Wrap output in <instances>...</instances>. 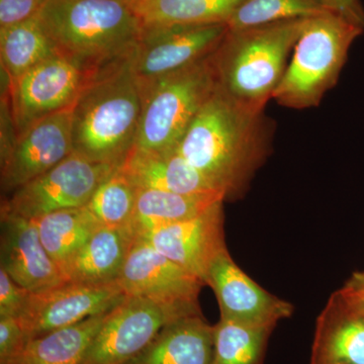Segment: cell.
Masks as SVG:
<instances>
[{
  "label": "cell",
  "instance_id": "cell-1",
  "mask_svg": "<svg viewBox=\"0 0 364 364\" xmlns=\"http://www.w3.org/2000/svg\"><path fill=\"white\" fill-rule=\"evenodd\" d=\"M263 112L240 104L217 86L182 136L176 152L226 200L238 196L267 154Z\"/></svg>",
  "mask_w": 364,
  "mask_h": 364
},
{
  "label": "cell",
  "instance_id": "cell-2",
  "mask_svg": "<svg viewBox=\"0 0 364 364\" xmlns=\"http://www.w3.org/2000/svg\"><path fill=\"white\" fill-rule=\"evenodd\" d=\"M143 93L132 55L91 76L72 107L73 152L121 166L135 147Z\"/></svg>",
  "mask_w": 364,
  "mask_h": 364
},
{
  "label": "cell",
  "instance_id": "cell-3",
  "mask_svg": "<svg viewBox=\"0 0 364 364\" xmlns=\"http://www.w3.org/2000/svg\"><path fill=\"white\" fill-rule=\"evenodd\" d=\"M36 16L60 56L92 75L131 56L143 32L123 0H45Z\"/></svg>",
  "mask_w": 364,
  "mask_h": 364
},
{
  "label": "cell",
  "instance_id": "cell-4",
  "mask_svg": "<svg viewBox=\"0 0 364 364\" xmlns=\"http://www.w3.org/2000/svg\"><path fill=\"white\" fill-rule=\"evenodd\" d=\"M304 21L228 30L212 55L218 87L240 104L264 111L286 72Z\"/></svg>",
  "mask_w": 364,
  "mask_h": 364
},
{
  "label": "cell",
  "instance_id": "cell-5",
  "mask_svg": "<svg viewBox=\"0 0 364 364\" xmlns=\"http://www.w3.org/2000/svg\"><path fill=\"white\" fill-rule=\"evenodd\" d=\"M363 32L329 11L305 18L273 100L294 109L320 104L336 85L352 44Z\"/></svg>",
  "mask_w": 364,
  "mask_h": 364
},
{
  "label": "cell",
  "instance_id": "cell-6",
  "mask_svg": "<svg viewBox=\"0 0 364 364\" xmlns=\"http://www.w3.org/2000/svg\"><path fill=\"white\" fill-rule=\"evenodd\" d=\"M212 55L141 88L142 117L134 148L153 152L176 150L217 87Z\"/></svg>",
  "mask_w": 364,
  "mask_h": 364
},
{
  "label": "cell",
  "instance_id": "cell-7",
  "mask_svg": "<svg viewBox=\"0 0 364 364\" xmlns=\"http://www.w3.org/2000/svg\"><path fill=\"white\" fill-rule=\"evenodd\" d=\"M200 313L196 304H164L126 298L107 313L82 364H124L138 355L166 326Z\"/></svg>",
  "mask_w": 364,
  "mask_h": 364
},
{
  "label": "cell",
  "instance_id": "cell-8",
  "mask_svg": "<svg viewBox=\"0 0 364 364\" xmlns=\"http://www.w3.org/2000/svg\"><path fill=\"white\" fill-rule=\"evenodd\" d=\"M119 167L73 152L54 168L13 191L2 203L1 213L37 219L56 210L86 207L98 186Z\"/></svg>",
  "mask_w": 364,
  "mask_h": 364
},
{
  "label": "cell",
  "instance_id": "cell-9",
  "mask_svg": "<svg viewBox=\"0 0 364 364\" xmlns=\"http://www.w3.org/2000/svg\"><path fill=\"white\" fill-rule=\"evenodd\" d=\"M91 76L57 55L9 82L6 105L16 139L43 117L73 107Z\"/></svg>",
  "mask_w": 364,
  "mask_h": 364
},
{
  "label": "cell",
  "instance_id": "cell-10",
  "mask_svg": "<svg viewBox=\"0 0 364 364\" xmlns=\"http://www.w3.org/2000/svg\"><path fill=\"white\" fill-rule=\"evenodd\" d=\"M227 32L226 23L143 28L132 54V67L141 88L208 58Z\"/></svg>",
  "mask_w": 364,
  "mask_h": 364
},
{
  "label": "cell",
  "instance_id": "cell-11",
  "mask_svg": "<svg viewBox=\"0 0 364 364\" xmlns=\"http://www.w3.org/2000/svg\"><path fill=\"white\" fill-rule=\"evenodd\" d=\"M124 298L126 294L117 282L97 284L68 280L31 294L18 320L31 340L109 312Z\"/></svg>",
  "mask_w": 364,
  "mask_h": 364
},
{
  "label": "cell",
  "instance_id": "cell-12",
  "mask_svg": "<svg viewBox=\"0 0 364 364\" xmlns=\"http://www.w3.org/2000/svg\"><path fill=\"white\" fill-rule=\"evenodd\" d=\"M203 282L217 296L222 320L251 327L274 328L294 312L291 304L273 296L246 274L227 248L210 263Z\"/></svg>",
  "mask_w": 364,
  "mask_h": 364
},
{
  "label": "cell",
  "instance_id": "cell-13",
  "mask_svg": "<svg viewBox=\"0 0 364 364\" xmlns=\"http://www.w3.org/2000/svg\"><path fill=\"white\" fill-rule=\"evenodd\" d=\"M72 107L43 117L16 139L1 158L2 189L14 191L70 156Z\"/></svg>",
  "mask_w": 364,
  "mask_h": 364
},
{
  "label": "cell",
  "instance_id": "cell-14",
  "mask_svg": "<svg viewBox=\"0 0 364 364\" xmlns=\"http://www.w3.org/2000/svg\"><path fill=\"white\" fill-rule=\"evenodd\" d=\"M126 296H141L164 304H198L205 282L136 238L117 279Z\"/></svg>",
  "mask_w": 364,
  "mask_h": 364
},
{
  "label": "cell",
  "instance_id": "cell-15",
  "mask_svg": "<svg viewBox=\"0 0 364 364\" xmlns=\"http://www.w3.org/2000/svg\"><path fill=\"white\" fill-rule=\"evenodd\" d=\"M224 202L215 203L193 219L156 228L141 239L203 280L210 263L227 248Z\"/></svg>",
  "mask_w": 364,
  "mask_h": 364
},
{
  "label": "cell",
  "instance_id": "cell-16",
  "mask_svg": "<svg viewBox=\"0 0 364 364\" xmlns=\"http://www.w3.org/2000/svg\"><path fill=\"white\" fill-rule=\"evenodd\" d=\"M0 257L1 268L31 293L68 282L43 245L35 220L1 213Z\"/></svg>",
  "mask_w": 364,
  "mask_h": 364
},
{
  "label": "cell",
  "instance_id": "cell-17",
  "mask_svg": "<svg viewBox=\"0 0 364 364\" xmlns=\"http://www.w3.org/2000/svg\"><path fill=\"white\" fill-rule=\"evenodd\" d=\"M310 364H364V318L338 294L328 299L316 322Z\"/></svg>",
  "mask_w": 364,
  "mask_h": 364
},
{
  "label": "cell",
  "instance_id": "cell-18",
  "mask_svg": "<svg viewBox=\"0 0 364 364\" xmlns=\"http://www.w3.org/2000/svg\"><path fill=\"white\" fill-rule=\"evenodd\" d=\"M119 169L139 188L158 189L182 195H223L176 150L153 152L133 148Z\"/></svg>",
  "mask_w": 364,
  "mask_h": 364
},
{
  "label": "cell",
  "instance_id": "cell-19",
  "mask_svg": "<svg viewBox=\"0 0 364 364\" xmlns=\"http://www.w3.org/2000/svg\"><path fill=\"white\" fill-rule=\"evenodd\" d=\"M215 326L202 314L166 326L142 352L124 364H212Z\"/></svg>",
  "mask_w": 364,
  "mask_h": 364
},
{
  "label": "cell",
  "instance_id": "cell-20",
  "mask_svg": "<svg viewBox=\"0 0 364 364\" xmlns=\"http://www.w3.org/2000/svg\"><path fill=\"white\" fill-rule=\"evenodd\" d=\"M136 239L129 225L100 227L66 268L67 280L97 284L117 282Z\"/></svg>",
  "mask_w": 364,
  "mask_h": 364
},
{
  "label": "cell",
  "instance_id": "cell-21",
  "mask_svg": "<svg viewBox=\"0 0 364 364\" xmlns=\"http://www.w3.org/2000/svg\"><path fill=\"white\" fill-rule=\"evenodd\" d=\"M220 200H226L221 193L182 195L158 189L139 188L129 226L136 238H141L156 228L193 219Z\"/></svg>",
  "mask_w": 364,
  "mask_h": 364
},
{
  "label": "cell",
  "instance_id": "cell-22",
  "mask_svg": "<svg viewBox=\"0 0 364 364\" xmlns=\"http://www.w3.org/2000/svg\"><path fill=\"white\" fill-rule=\"evenodd\" d=\"M33 220L43 245L64 275L73 258L102 226L87 205L56 210Z\"/></svg>",
  "mask_w": 364,
  "mask_h": 364
},
{
  "label": "cell",
  "instance_id": "cell-23",
  "mask_svg": "<svg viewBox=\"0 0 364 364\" xmlns=\"http://www.w3.org/2000/svg\"><path fill=\"white\" fill-rule=\"evenodd\" d=\"M244 0H135L143 28L226 23Z\"/></svg>",
  "mask_w": 364,
  "mask_h": 364
},
{
  "label": "cell",
  "instance_id": "cell-24",
  "mask_svg": "<svg viewBox=\"0 0 364 364\" xmlns=\"http://www.w3.org/2000/svg\"><path fill=\"white\" fill-rule=\"evenodd\" d=\"M107 313L31 339L21 364H82Z\"/></svg>",
  "mask_w": 364,
  "mask_h": 364
},
{
  "label": "cell",
  "instance_id": "cell-25",
  "mask_svg": "<svg viewBox=\"0 0 364 364\" xmlns=\"http://www.w3.org/2000/svg\"><path fill=\"white\" fill-rule=\"evenodd\" d=\"M0 55L2 68L11 82L59 54L35 16L16 25L0 28Z\"/></svg>",
  "mask_w": 364,
  "mask_h": 364
},
{
  "label": "cell",
  "instance_id": "cell-26",
  "mask_svg": "<svg viewBox=\"0 0 364 364\" xmlns=\"http://www.w3.org/2000/svg\"><path fill=\"white\" fill-rule=\"evenodd\" d=\"M272 327H251L220 318L212 364H263Z\"/></svg>",
  "mask_w": 364,
  "mask_h": 364
},
{
  "label": "cell",
  "instance_id": "cell-27",
  "mask_svg": "<svg viewBox=\"0 0 364 364\" xmlns=\"http://www.w3.org/2000/svg\"><path fill=\"white\" fill-rule=\"evenodd\" d=\"M327 11L321 0H244L228 20V30H241L308 18Z\"/></svg>",
  "mask_w": 364,
  "mask_h": 364
},
{
  "label": "cell",
  "instance_id": "cell-28",
  "mask_svg": "<svg viewBox=\"0 0 364 364\" xmlns=\"http://www.w3.org/2000/svg\"><path fill=\"white\" fill-rule=\"evenodd\" d=\"M139 188L119 168L97 189L87 208L102 226L130 224Z\"/></svg>",
  "mask_w": 364,
  "mask_h": 364
},
{
  "label": "cell",
  "instance_id": "cell-29",
  "mask_svg": "<svg viewBox=\"0 0 364 364\" xmlns=\"http://www.w3.org/2000/svg\"><path fill=\"white\" fill-rule=\"evenodd\" d=\"M28 341L18 318H0V364H21Z\"/></svg>",
  "mask_w": 364,
  "mask_h": 364
},
{
  "label": "cell",
  "instance_id": "cell-30",
  "mask_svg": "<svg viewBox=\"0 0 364 364\" xmlns=\"http://www.w3.org/2000/svg\"><path fill=\"white\" fill-rule=\"evenodd\" d=\"M31 294L25 287L16 284L4 268L0 267V318L20 317Z\"/></svg>",
  "mask_w": 364,
  "mask_h": 364
},
{
  "label": "cell",
  "instance_id": "cell-31",
  "mask_svg": "<svg viewBox=\"0 0 364 364\" xmlns=\"http://www.w3.org/2000/svg\"><path fill=\"white\" fill-rule=\"evenodd\" d=\"M44 2L45 0H0V28L33 18Z\"/></svg>",
  "mask_w": 364,
  "mask_h": 364
},
{
  "label": "cell",
  "instance_id": "cell-32",
  "mask_svg": "<svg viewBox=\"0 0 364 364\" xmlns=\"http://www.w3.org/2000/svg\"><path fill=\"white\" fill-rule=\"evenodd\" d=\"M337 291L352 311L364 318V272L353 273Z\"/></svg>",
  "mask_w": 364,
  "mask_h": 364
},
{
  "label": "cell",
  "instance_id": "cell-33",
  "mask_svg": "<svg viewBox=\"0 0 364 364\" xmlns=\"http://www.w3.org/2000/svg\"><path fill=\"white\" fill-rule=\"evenodd\" d=\"M327 11L338 14L364 31V7L360 0H321Z\"/></svg>",
  "mask_w": 364,
  "mask_h": 364
},
{
  "label": "cell",
  "instance_id": "cell-34",
  "mask_svg": "<svg viewBox=\"0 0 364 364\" xmlns=\"http://www.w3.org/2000/svg\"><path fill=\"white\" fill-rule=\"evenodd\" d=\"M123 1H126V2H128V4H133L134 1H135V0H123Z\"/></svg>",
  "mask_w": 364,
  "mask_h": 364
}]
</instances>
